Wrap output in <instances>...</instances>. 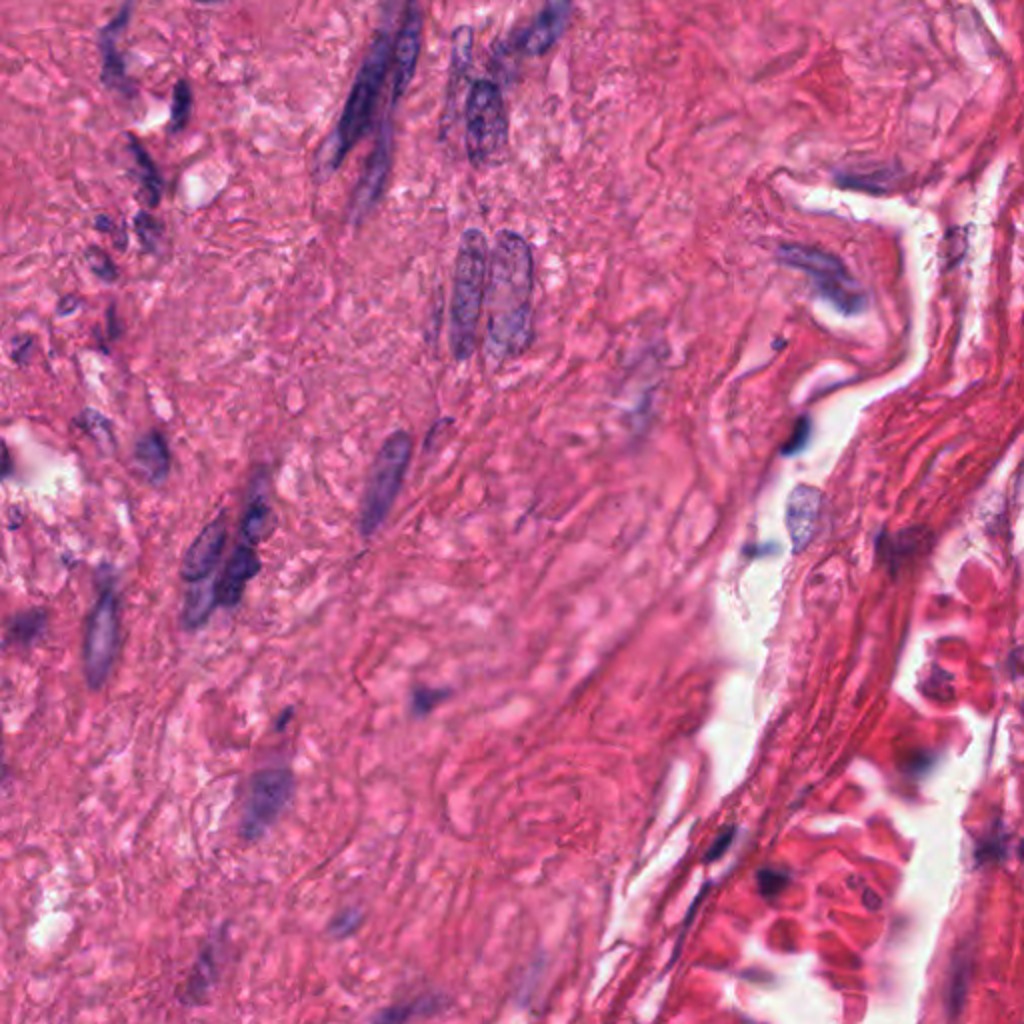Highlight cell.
<instances>
[{"label":"cell","instance_id":"obj_1","mask_svg":"<svg viewBox=\"0 0 1024 1024\" xmlns=\"http://www.w3.org/2000/svg\"><path fill=\"white\" fill-rule=\"evenodd\" d=\"M534 260L526 240L498 232L488 260L486 308L488 350L496 360L522 354L532 340Z\"/></svg>","mask_w":1024,"mask_h":1024},{"label":"cell","instance_id":"obj_2","mask_svg":"<svg viewBox=\"0 0 1024 1024\" xmlns=\"http://www.w3.org/2000/svg\"><path fill=\"white\" fill-rule=\"evenodd\" d=\"M392 40L390 32L384 28L380 30L374 40L370 42V48L362 60V66L354 78V84L350 88L348 100L344 104V110L340 114V120L334 128V132L322 142L318 156H316V180L324 182L328 180L338 166L342 164L344 156L350 148L356 146V142L370 130L372 116L388 74V68L392 64Z\"/></svg>","mask_w":1024,"mask_h":1024},{"label":"cell","instance_id":"obj_3","mask_svg":"<svg viewBox=\"0 0 1024 1024\" xmlns=\"http://www.w3.org/2000/svg\"><path fill=\"white\" fill-rule=\"evenodd\" d=\"M488 244L478 228L464 230L454 264L450 302V348L456 360H466L476 346V332L488 284Z\"/></svg>","mask_w":1024,"mask_h":1024},{"label":"cell","instance_id":"obj_4","mask_svg":"<svg viewBox=\"0 0 1024 1024\" xmlns=\"http://www.w3.org/2000/svg\"><path fill=\"white\" fill-rule=\"evenodd\" d=\"M466 152L474 166L484 168L504 158L508 122L500 88L490 80H476L466 96Z\"/></svg>","mask_w":1024,"mask_h":1024},{"label":"cell","instance_id":"obj_5","mask_svg":"<svg viewBox=\"0 0 1024 1024\" xmlns=\"http://www.w3.org/2000/svg\"><path fill=\"white\" fill-rule=\"evenodd\" d=\"M410 454H412V438L402 430L390 434L382 442V446L372 462L366 490H364V500H362V510H360L362 536H366V538L372 536L386 520L390 508L400 492L406 468L410 464Z\"/></svg>","mask_w":1024,"mask_h":1024},{"label":"cell","instance_id":"obj_6","mask_svg":"<svg viewBox=\"0 0 1024 1024\" xmlns=\"http://www.w3.org/2000/svg\"><path fill=\"white\" fill-rule=\"evenodd\" d=\"M778 260L810 276L820 296L842 314H858L866 306L864 290L832 252L804 244H782L778 248Z\"/></svg>","mask_w":1024,"mask_h":1024},{"label":"cell","instance_id":"obj_7","mask_svg":"<svg viewBox=\"0 0 1024 1024\" xmlns=\"http://www.w3.org/2000/svg\"><path fill=\"white\" fill-rule=\"evenodd\" d=\"M120 644V620H118V594L114 580L100 584L98 598L90 610L84 644H82V666L86 682L92 690L102 688L108 680L116 660Z\"/></svg>","mask_w":1024,"mask_h":1024},{"label":"cell","instance_id":"obj_8","mask_svg":"<svg viewBox=\"0 0 1024 1024\" xmlns=\"http://www.w3.org/2000/svg\"><path fill=\"white\" fill-rule=\"evenodd\" d=\"M294 794L290 768H264L252 774L240 818V836L246 842L262 838L280 818Z\"/></svg>","mask_w":1024,"mask_h":1024},{"label":"cell","instance_id":"obj_9","mask_svg":"<svg viewBox=\"0 0 1024 1024\" xmlns=\"http://www.w3.org/2000/svg\"><path fill=\"white\" fill-rule=\"evenodd\" d=\"M392 164V124L390 120H382L376 142L366 158L364 170L360 174V180L354 188L352 202H350V220L354 224L362 222L370 210L378 204L388 172Z\"/></svg>","mask_w":1024,"mask_h":1024},{"label":"cell","instance_id":"obj_10","mask_svg":"<svg viewBox=\"0 0 1024 1024\" xmlns=\"http://www.w3.org/2000/svg\"><path fill=\"white\" fill-rule=\"evenodd\" d=\"M422 44V14L416 2L406 4V14L392 50V104H398L408 90Z\"/></svg>","mask_w":1024,"mask_h":1024},{"label":"cell","instance_id":"obj_11","mask_svg":"<svg viewBox=\"0 0 1024 1024\" xmlns=\"http://www.w3.org/2000/svg\"><path fill=\"white\" fill-rule=\"evenodd\" d=\"M132 8H134V2L132 0H124V4L118 10V14L98 32V48H100V54H102V84L108 90L124 94L126 98L128 96L132 98L136 90H134L132 80L128 78L124 58H122V54L118 50V38L126 30V26L130 24Z\"/></svg>","mask_w":1024,"mask_h":1024},{"label":"cell","instance_id":"obj_12","mask_svg":"<svg viewBox=\"0 0 1024 1024\" xmlns=\"http://www.w3.org/2000/svg\"><path fill=\"white\" fill-rule=\"evenodd\" d=\"M224 544H226V512H222L214 520H210L200 530V534L192 540V544L188 546L182 566H180L182 580H186L190 584L206 580L212 574V570L216 568V564L222 556Z\"/></svg>","mask_w":1024,"mask_h":1024},{"label":"cell","instance_id":"obj_13","mask_svg":"<svg viewBox=\"0 0 1024 1024\" xmlns=\"http://www.w3.org/2000/svg\"><path fill=\"white\" fill-rule=\"evenodd\" d=\"M260 572V558L256 554V546L238 540L234 552L224 564V570L214 580L216 600L224 608H234L240 604L246 584Z\"/></svg>","mask_w":1024,"mask_h":1024},{"label":"cell","instance_id":"obj_14","mask_svg":"<svg viewBox=\"0 0 1024 1024\" xmlns=\"http://www.w3.org/2000/svg\"><path fill=\"white\" fill-rule=\"evenodd\" d=\"M820 510H822V492L818 488L798 484L788 494L786 528H788L794 552L804 550L812 542L816 528H818Z\"/></svg>","mask_w":1024,"mask_h":1024},{"label":"cell","instance_id":"obj_15","mask_svg":"<svg viewBox=\"0 0 1024 1024\" xmlns=\"http://www.w3.org/2000/svg\"><path fill=\"white\" fill-rule=\"evenodd\" d=\"M568 14H570L568 0L552 2L546 10H542L536 16L532 26L526 30L524 40H522V50L530 56L544 54L556 42V38L562 34V30L566 28Z\"/></svg>","mask_w":1024,"mask_h":1024},{"label":"cell","instance_id":"obj_16","mask_svg":"<svg viewBox=\"0 0 1024 1024\" xmlns=\"http://www.w3.org/2000/svg\"><path fill=\"white\" fill-rule=\"evenodd\" d=\"M220 942L218 940H210L204 944L202 952L198 954L194 966H192V972H190V978L182 990V996L180 1000L188 1006H198L206 1000V994L210 992L212 984L216 982L218 978V946Z\"/></svg>","mask_w":1024,"mask_h":1024},{"label":"cell","instance_id":"obj_17","mask_svg":"<svg viewBox=\"0 0 1024 1024\" xmlns=\"http://www.w3.org/2000/svg\"><path fill=\"white\" fill-rule=\"evenodd\" d=\"M134 460L150 484H162L170 470V452L158 430L146 432L134 448Z\"/></svg>","mask_w":1024,"mask_h":1024},{"label":"cell","instance_id":"obj_18","mask_svg":"<svg viewBox=\"0 0 1024 1024\" xmlns=\"http://www.w3.org/2000/svg\"><path fill=\"white\" fill-rule=\"evenodd\" d=\"M270 520V504H268V490H266V478L256 476L254 486L250 490V498L244 506L242 520H240V540L246 544L256 546L268 526Z\"/></svg>","mask_w":1024,"mask_h":1024},{"label":"cell","instance_id":"obj_19","mask_svg":"<svg viewBox=\"0 0 1024 1024\" xmlns=\"http://www.w3.org/2000/svg\"><path fill=\"white\" fill-rule=\"evenodd\" d=\"M216 604H218V600H216L214 582H206V580L194 582L190 592L186 594L182 622L186 624V628H200L210 618Z\"/></svg>","mask_w":1024,"mask_h":1024},{"label":"cell","instance_id":"obj_20","mask_svg":"<svg viewBox=\"0 0 1024 1024\" xmlns=\"http://www.w3.org/2000/svg\"><path fill=\"white\" fill-rule=\"evenodd\" d=\"M48 614L42 608H28L22 612H16L8 626H6V644H18V646H30L34 640H38L46 628Z\"/></svg>","mask_w":1024,"mask_h":1024},{"label":"cell","instance_id":"obj_21","mask_svg":"<svg viewBox=\"0 0 1024 1024\" xmlns=\"http://www.w3.org/2000/svg\"><path fill=\"white\" fill-rule=\"evenodd\" d=\"M128 142H130L128 150H130V154L134 158L136 174H138L142 190L146 194V202H148V206H156L160 196H162V178L158 174V168H156L154 160L150 158V154L146 152V148L140 144L138 138L128 134Z\"/></svg>","mask_w":1024,"mask_h":1024},{"label":"cell","instance_id":"obj_22","mask_svg":"<svg viewBox=\"0 0 1024 1024\" xmlns=\"http://www.w3.org/2000/svg\"><path fill=\"white\" fill-rule=\"evenodd\" d=\"M440 1006H442V1000L438 996L426 994V996H420L416 1000L390 1006V1008L378 1012L376 1016H372V1020H376V1022H406V1020H412V1018L430 1016L436 1010H440Z\"/></svg>","mask_w":1024,"mask_h":1024},{"label":"cell","instance_id":"obj_23","mask_svg":"<svg viewBox=\"0 0 1024 1024\" xmlns=\"http://www.w3.org/2000/svg\"><path fill=\"white\" fill-rule=\"evenodd\" d=\"M472 62V28L458 26L452 34V56H450V80L456 82L468 70Z\"/></svg>","mask_w":1024,"mask_h":1024},{"label":"cell","instance_id":"obj_24","mask_svg":"<svg viewBox=\"0 0 1024 1024\" xmlns=\"http://www.w3.org/2000/svg\"><path fill=\"white\" fill-rule=\"evenodd\" d=\"M78 426L90 436L94 438V442H98L104 450H112L114 448V432H112V424L98 412L86 408L82 410V414L78 416Z\"/></svg>","mask_w":1024,"mask_h":1024},{"label":"cell","instance_id":"obj_25","mask_svg":"<svg viewBox=\"0 0 1024 1024\" xmlns=\"http://www.w3.org/2000/svg\"><path fill=\"white\" fill-rule=\"evenodd\" d=\"M192 108V90L188 82L182 78L174 84L172 90V108H170V132H180L186 128Z\"/></svg>","mask_w":1024,"mask_h":1024},{"label":"cell","instance_id":"obj_26","mask_svg":"<svg viewBox=\"0 0 1024 1024\" xmlns=\"http://www.w3.org/2000/svg\"><path fill=\"white\" fill-rule=\"evenodd\" d=\"M920 538L922 536H916V530H904V532H898L896 536L882 534L878 540V550L882 552L884 558H890V562L894 564L898 558L916 550Z\"/></svg>","mask_w":1024,"mask_h":1024},{"label":"cell","instance_id":"obj_27","mask_svg":"<svg viewBox=\"0 0 1024 1024\" xmlns=\"http://www.w3.org/2000/svg\"><path fill=\"white\" fill-rule=\"evenodd\" d=\"M450 696L448 688H428V686H416L410 694V712L416 718H422L430 714L442 700Z\"/></svg>","mask_w":1024,"mask_h":1024},{"label":"cell","instance_id":"obj_28","mask_svg":"<svg viewBox=\"0 0 1024 1024\" xmlns=\"http://www.w3.org/2000/svg\"><path fill=\"white\" fill-rule=\"evenodd\" d=\"M362 920H364V914H362L358 908L348 906V908H344V910H340V912H336V914L332 916V920L328 922L326 932H328L332 938L342 940V938L352 936V934L358 930V926L362 924Z\"/></svg>","mask_w":1024,"mask_h":1024},{"label":"cell","instance_id":"obj_29","mask_svg":"<svg viewBox=\"0 0 1024 1024\" xmlns=\"http://www.w3.org/2000/svg\"><path fill=\"white\" fill-rule=\"evenodd\" d=\"M788 884H790V874L786 870L762 868L758 872V890L766 898L780 894Z\"/></svg>","mask_w":1024,"mask_h":1024},{"label":"cell","instance_id":"obj_30","mask_svg":"<svg viewBox=\"0 0 1024 1024\" xmlns=\"http://www.w3.org/2000/svg\"><path fill=\"white\" fill-rule=\"evenodd\" d=\"M86 260H88L92 272L98 278H102L104 282H114L116 280V276H118L116 266H114L112 258L104 250H100L98 246H90L88 252H86Z\"/></svg>","mask_w":1024,"mask_h":1024},{"label":"cell","instance_id":"obj_31","mask_svg":"<svg viewBox=\"0 0 1024 1024\" xmlns=\"http://www.w3.org/2000/svg\"><path fill=\"white\" fill-rule=\"evenodd\" d=\"M134 226H136V232H138V238L140 242L152 250L154 244L158 242L160 238V224L158 220H154L148 212H138L136 214V220H134Z\"/></svg>","mask_w":1024,"mask_h":1024},{"label":"cell","instance_id":"obj_32","mask_svg":"<svg viewBox=\"0 0 1024 1024\" xmlns=\"http://www.w3.org/2000/svg\"><path fill=\"white\" fill-rule=\"evenodd\" d=\"M808 438H810V420H808L806 416H802V418L796 422V426H794V430H792L790 438H788V440H786V444L782 446V454H786V456H794V454H798L800 450H804V446H806Z\"/></svg>","mask_w":1024,"mask_h":1024},{"label":"cell","instance_id":"obj_33","mask_svg":"<svg viewBox=\"0 0 1024 1024\" xmlns=\"http://www.w3.org/2000/svg\"><path fill=\"white\" fill-rule=\"evenodd\" d=\"M734 836H736V826H728V828H724V830H722V832L712 840V844H710V848H708V852L704 854V858H702V860H704V862H714V860H718V858H720V856L730 848V844H732Z\"/></svg>","mask_w":1024,"mask_h":1024},{"label":"cell","instance_id":"obj_34","mask_svg":"<svg viewBox=\"0 0 1024 1024\" xmlns=\"http://www.w3.org/2000/svg\"><path fill=\"white\" fill-rule=\"evenodd\" d=\"M292 712H294V708H284V710H282V714L276 718V720H278V722H276V730H282V728L286 726V722H290Z\"/></svg>","mask_w":1024,"mask_h":1024},{"label":"cell","instance_id":"obj_35","mask_svg":"<svg viewBox=\"0 0 1024 1024\" xmlns=\"http://www.w3.org/2000/svg\"><path fill=\"white\" fill-rule=\"evenodd\" d=\"M192 2H198V4H216V2H224V0H192Z\"/></svg>","mask_w":1024,"mask_h":1024},{"label":"cell","instance_id":"obj_36","mask_svg":"<svg viewBox=\"0 0 1024 1024\" xmlns=\"http://www.w3.org/2000/svg\"><path fill=\"white\" fill-rule=\"evenodd\" d=\"M412 2H414V0H406V4H412Z\"/></svg>","mask_w":1024,"mask_h":1024}]
</instances>
